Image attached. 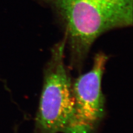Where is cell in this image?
<instances>
[{
	"instance_id": "cell-2",
	"label": "cell",
	"mask_w": 133,
	"mask_h": 133,
	"mask_svg": "<svg viewBox=\"0 0 133 133\" xmlns=\"http://www.w3.org/2000/svg\"><path fill=\"white\" fill-rule=\"evenodd\" d=\"M64 36L50 49L35 118V133H63L73 106L72 79L65 62Z\"/></svg>"
},
{
	"instance_id": "cell-1",
	"label": "cell",
	"mask_w": 133,
	"mask_h": 133,
	"mask_svg": "<svg viewBox=\"0 0 133 133\" xmlns=\"http://www.w3.org/2000/svg\"><path fill=\"white\" fill-rule=\"evenodd\" d=\"M47 9L65 38L70 71L82 73L100 37L130 27L133 0H32Z\"/></svg>"
},
{
	"instance_id": "cell-3",
	"label": "cell",
	"mask_w": 133,
	"mask_h": 133,
	"mask_svg": "<svg viewBox=\"0 0 133 133\" xmlns=\"http://www.w3.org/2000/svg\"><path fill=\"white\" fill-rule=\"evenodd\" d=\"M109 58L95 53L91 68L72 80L73 106L63 133H99L107 115L102 81Z\"/></svg>"
}]
</instances>
